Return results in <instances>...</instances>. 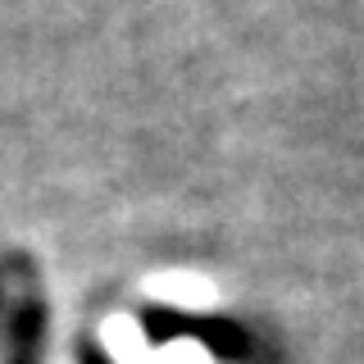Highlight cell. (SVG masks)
<instances>
[{"mask_svg":"<svg viewBox=\"0 0 364 364\" xmlns=\"http://www.w3.org/2000/svg\"><path fill=\"white\" fill-rule=\"evenodd\" d=\"M46 346V305L32 291L14 296L0 328V364H41Z\"/></svg>","mask_w":364,"mask_h":364,"instance_id":"cell-1","label":"cell"}]
</instances>
